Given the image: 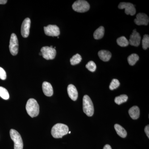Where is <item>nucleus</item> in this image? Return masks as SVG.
<instances>
[{"mask_svg": "<svg viewBox=\"0 0 149 149\" xmlns=\"http://www.w3.org/2000/svg\"><path fill=\"white\" fill-rule=\"evenodd\" d=\"M69 128L67 125L62 123H57L52 128L51 133L54 138L59 139L67 134Z\"/></svg>", "mask_w": 149, "mask_h": 149, "instance_id": "f257e3e1", "label": "nucleus"}, {"mask_svg": "<svg viewBox=\"0 0 149 149\" xmlns=\"http://www.w3.org/2000/svg\"><path fill=\"white\" fill-rule=\"evenodd\" d=\"M26 109L27 113L32 118L37 116L40 112V107L37 101L34 99L31 98L27 101Z\"/></svg>", "mask_w": 149, "mask_h": 149, "instance_id": "f03ea898", "label": "nucleus"}, {"mask_svg": "<svg viewBox=\"0 0 149 149\" xmlns=\"http://www.w3.org/2000/svg\"><path fill=\"white\" fill-rule=\"evenodd\" d=\"M83 111L88 116H93L94 112L93 104L89 96L85 95L83 98Z\"/></svg>", "mask_w": 149, "mask_h": 149, "instance_id": "7ed1b4c3", "label": "nucleus"}, {"mask_svg": "<svg viewBox=\"0 0 149 149\" xmlns=\"http://www.w3.org/2000/svg\"><path fill=\"white\" fill-rule=\"evenodd\" d=\"M73 10L78 13H85L88 11L90 8V5L87 1L78 0L74 2L72 4Z\"/></svg>", "mask_w": 149, "mask_h": 149, "instance_id": "20e7f679", "label": "nucleus"}, {"mask_svg": "<svg viewBox=\"0 0 149 149\" xmlns=\"http://www.w3.org/2000/svg\"><path fill=\"white\" fill-rule=\"evenodd\" d=\"M10 133L11 139L14 143V149H23V141L19 133L13 129H11Z\"/></svg>", "mask_w": 149, "mask_h": 149, "instance_id": "39448f33", "label": "nucleus"}, {"mask_svg": "<svg viewBox=\"0 0 149 149\" xmlns=\"http://www.w3.org/2000/svg\"><path fill=\"white\" fill-rule=\"evenodd\" d=\"M41 52L44 58L46 60H52L55 58L56 52L54 48L51 47H44L41 49Z\"/></svg>", "mask_w": 149, "mask_h": 149, "instance_id": "423d86ee", "label": "nucleus"}, {"mask_svg": "<svg viewBox=\"0 0 149 149\" xmlns=\"http://www.w3.org/2000/svg\"><path fill=\"white\" fill-rule=\"evenodd\" d=\"M10 51L13 56H16L18 52V41L16 35L13 33L11 35L9 45Z\"/></svg>", "mask_w": 149, "mask_h": 149, "instance_id": "0eeeda50", "label": "nucleus"}, {"mask_svg": "<svg viewBox=\"0 0 149 149\" xmlns=\"http://www.w3.org/2000/svg\"><path fill=\"white\" fill-rule=\"evenodd\" d=\"M118 8L120 9H125V13L126 15H134L136 13V9L134 5L130 3L121 2L118 6Z\"/></svg>", "mask_w": 149, "mask_h": 149, "instance_id": "6e6552de", "label": "nucleus"}, {"mask_svg": "<svg viewBox=\"0 0 149 149\" xmlns=\"http://www.w3.org/2000/svg\"><path fill=\"white\" fill-rule=\"evenodd\" d=\"M45 34L47 36L52 37H58L60 34L59 27L56 25H48L44 28Z\"/></svg>", "mask_w": 149, "mask_h": 149, "instance_id": "1a4fd4ad", "label": "nucleus"}, {"mask_svg": "<svg viewBox=\"0 0 149 149\" xmlns=\"http://www.w3.org/2000/svg\"><path fill=\"white\" fill-rule=\"evenodd\" d=\"M141 37L140 34L136 31V29L133 30L132 34L130 35L129 44L131 46L138 47L141 43Z\"/></svg>", "mask_w": 149, "mask_h": 149, "instance_id": "9d476101", "label": "nucleus"}, {"mask_svg": "<svg viewBox=\"0 0 149 149\" xmlns=\"http://www.w3.org/2000/svg\"><path fill=\"white\" fill-rule=\"evenodd\" d=\"M31 20L29 18H26L24 19L22 24L21 32L22 37L27 38L29 36Z\"/></svg>", "mask_w": 149, "mask_h": 149, "instance_id": "9b49d317", "label": "nucleus"}, {"mask_svg": "<svg viewBox=\"0 0 149 149\" xmlns=\"http://www.w3.org/2000/svg\"><path fill=\"white\" fill-rule=\"evenodd\" d=\"M149 18L146 14L139 13L136 15V18L134 19V22L138 25H147L148 24Z\"/></svg>", "mask_w": 149, "mask_h": 149, "instance_id": "f8f14e48", "label": "nucleus"}, {"mask_svg": "<svg viewBox=\"0 0 149 149\" xmlns=\"http://www.w3.org/2000/svg\"><path fill=\"white\" fill-rule=\"evenodd\" d=\"M68 93L70 98L73 101H76L78 97V92L76 87L72 84L68 85L67 88Z\"/></svg>", "mask_w": 149, "mask_h": 149, "instance_id": "ddd939ff", "label": "nucleus"}, {"mask_svg": "<svg viewBox=\"0 0 149 149\" xmlns=\"http://www.w3.org/2000/svg\"><path fill=\"white\" fill-rule=\"evenodd\" d=\"M43 93L46 96L51 97L53 95L54 91L52 86L50 83L47 82H44L42 84Z\"/></svg>", "mask_w": 149, "mask_h": 149, "instance_id": "4468645a", "label": "nucleus"}, {"mask_svg": "<svg viewBox=\"0 0 149 149\" xmlns=\"http://www.w3.org/2000/svg\"><path fill=\"white\" fill-rule=\"evenodd\" d=\"M98 55L100 59L104 62L109 61L111 57V53L109 51L103 50L99 51Z\"/></svg>", "mask_w": 149, "mask_h": 149, "instance_id": "2eb2a0df", "label": "nucleus"}, {"mask_svg": "<svg viewBox=\"0 0 149 149\" xmlns=\"http://www.w3.org/2000/svg\"><path fill=\"white\" fill-rule=\"evenodd\" d=\"M128 113L132 119H135V120L138 119L140 116V109L138 107L133 106L130 108L129 110Z\"/></svg>", "mask_w": 149, "mask_h": 149, "instance_id": "dca6fc26", "label": "nucleus"}, {"mask_svg": "<svg viewBox=\"0 0 149 149\" xmlns=\"http://www.w3.org/2000/svg\"><path fill=\"white\" fill-rule=\"evenodd\" d=\"M114 128L118 136L123 138H125L126 137L127 135V132L121 125L116 124L114 125Z\"/></svg>", "mask_w": 149, "mask_h": 149, "instance_id": "f3484780", "label": "nucleus"}, {"mask_svg": "<svg viewBox=\"0 0 149 149\" xmlns=\"http://www.w3.org/2000/svg\"><path fill=\"white\" fill-rule=\"evenodd\" d=\"M104 28L103 26H101L95 31L93 36L95 40H100L104 37Z\"/></svg>", "mask_w": 149, "mask_h": 149, "instance_id": "a211bd4d", "label": "nucleus"}, {"mask_svg": "<svg viewBox=\"0 0 149 149\" xmlns=\"http://www.w3.org/2000/svg\"><path fill=\"white\" fill-rule=\"evenodd\" d=\"M139 56L137 54H133L128 57L127 60L128 63L130 65H134L139 61Z\"/></svg>", "mask_w": 149, "mask_h": 149, "instance_id": "6ab92c4d", "label": "nucleus"}, {"mask_svg": "<svg viewBox=\"0 0 149 149\" xmlns=\"http://www.w3.org/2000/svg\"><path fill=\"white\" fill-rule=\"evenodd\" d=\"M116 42L118 45L121 47H125L129 45V42L128 40L126 39V37L122 36L118 38Z\"/></svg>", "mask_w": 149, "mask_h": 149, "instance_id": "aec40b11", "label": "nucleus"}, {"mask_svg": "<svg viewBox=\"0 0 149 149\" xmlns=\"http://www.w3.org/2000/svg\"><path fill=\"white\" fill-rule=\"evenodd\" d=\"M128 100V97L125 95H120L115 98L114 100L115 102L118 105L123 103L127 102Z\"/></svg>", "mask_w": 149, "mask_h": 149, "instance_id": "412c9836", "label": "nucleus"}, {"mask_svg": "<svg viewBox=\"0 0 149 149\" xmlns=\"http://www.w3.org/2000/svg\"><path fill=\"white\" fill-rule=\"evenodd\" d=\"M82 58L81 56L79 54H76L70 58V63L72 65H73L79 64L82 61Z\"/></svg>", "mask_w": 149, "mask_h": 149, "instance_id": "4be33fe9", "label": "nucleus"}, {"mask_svg": "<svg viewBox=\"0 0 149 149\" xmlns=\"http://www.w3.org/2000/svg\"><path fill=\"white\" fill-rule=\"evenodd\" d=\"M0 97L4 100H8L9 98V95L8 91L6 88L0 87Z\"/></svg>", "mask_w": 149, "mask_h": 149, "instance_id": "5701e85b", "label": "nucleus"}, {"mask_svg": "<svg viewBox=\"0 0 149 149\" xmlns=\"http://www.w3.org/2000/svg\"><path fill=\"white\" fill-rule=\"evenodd\" d=\"M142 47L144 50L147 49L149 47V36L148 35H144L142 40Z\"/></svg>", "mask_w": 149, "mask_h": 149, "instance_id": "b1692460", "label": "nucleus"}, {"mask_svg": "<svg viewBox=\"0 0 149 149\" xmlns=\"http://www.w3.org/2000/svg\"><path fill=\"white\" fill-rule=\"evenodd\" d=\"M86 68L89 71L94 72L95 71L97 66L94 61H90L86 64Z\"/></svg>", "mask_w": 149, "mask_h": 149, "instance_id": "393cba45", "label": "nucleus"}, {"mask_svg": "<svg viewBox=\"0 0 149 149\" xmlns=\"http://www.w3.org/2000/svg\"><path fill=\"white\" fill-rule=\"evenodd\" d=\"M120 85V83L117 79H113L109 85L110 90L113 91L114 89H116L119 87Z\"/></svg>", "mask_w": 149, "mask_h": 149, "instance_id": "a878e982", "label": "nucleus"}, {"mask_svg": "<svg viewBox=\"0 0 149 149\" xmlns=\"http://www.w3.org/2000/svg\"><path fill=\"white\" fill-rule=\"evenodd\" d=\"M6 73L4 70L0 67V79L2 80H6Z\"/></svg>", "mask_w": 149, "mask_h": 149, "instance_id": "bb28decb", "label": "nucleus"}, {"mask_svg": "<svg viewBox=\"0 0 149 149\" xmlns=\"http://www.w3.org/2000/svg\"><path fill=\"white\" fill-rule=\"evenodd\" d=\"M145 133L146 134L148 138H149V126L147 125L145 128Z\"/></svg>", "mask_w": 149, "mask_h": 149, "instance_id": "cd10ccee", "label": "nucleus"}, {"mask_svg": "<svg viewBox=\"0 0 149 149\" xmlns=\"http://www.w3.org/2000/svg\"><path fill=\"white\" fill-rule=\"evenodd\" d=\"M103 149H112L111 147L109 145H106L105 146H104Z\"/></svg>", "mask_w": 149, "mask_h": 149, "instance_id": "c85d7f7f", "label": "nucleus"}, {"mask_svg": "<svg viewBox=\"0 0 149 149\" xmlns=\"http://www.w3.org/2000/svg\"><path fill=\"white\" fill-rule=\"evenodd\" d=\"M7 2L6 0H0V4H5Z\"/></svg>", "mask_w": 149, "mask_h": 149, "instance_id": "c756f323", "label": "nucleus"}, {"mask_svg": "<svg viewBox=\"0 0 149 149\" xmlns=\"http://www.w3.org/2000/svg\"><path fill=\"white\" fill-rule=\"evenodd\" d=\"M39 55H40V56H42V53L41 52H40V53H39Z\"/></svg>", "mask_w": 149, "mask_h": 149, "instance_id": "7c9ffc66", "label": "nucleus"}, {"mask_svg": "<svg viewBox=\"0 0 149 149\" xmlns=\"http://www.w3.org/2000/svg\"><path fill=\"white\" fill-rule=\"evenodd\" d=\"M68 133H69L70 134V133H71V132H70V131H69V132H68Z\"/></svg>", "mask_w": 149, "mask_h": 149, "instance_id": "2f4dec72", "label": "nucleus"}]
</instances>
